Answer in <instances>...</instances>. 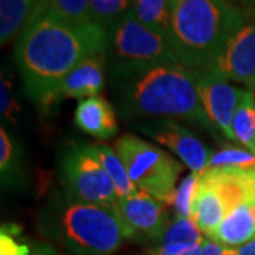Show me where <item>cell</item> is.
Here are the masks:
<instances>
[{
  "mask_svg": "<svg viewBox=\"0 0 255 255\" xmlns=\"http://www.w3.org/2000/svg\"><path fill=\"white\" fill-rule=\"evenodd\" d=\"M115 207L124 223L127 238L160 241L166 228L172 223L163 203L140 190L133 196L118 199Z\"/></svg>",
  "mask_w": 255,
  "mask_h": 255,
  "instance_id": "cell-9",
  "label": "cell"
},
{
  "mask_svg": "<svg viewBox=\"0 0 255 255\" xmlns=\"http://www.w3.org/2000/svg\"><path fill=\"white\" fill-rule=\"evenodd\" d=\"M200 228L191 217H176L160 238V246L166 244H201Z\"/></svg>",
  "mask_w": 255,
  "mask_h": 255,
  "instance_id": "cell-24",
  "label": "cell"
},
{
  "mask_svg": "<svg viewBox=\"0 0 255 255\" xmlns=\"http://www.w3.org/2000/svg\"><path fill=\"white\" fill-rule=\"evenodd\" d=\"M230 1H233V0H230Z\"/></svg>",
  "mask_w": 255,
  "mask_h": 255,
  "instance_id": "cell-34",
  "label": "cell"
},
{
  "mask_svg": "<svg viewBox=\"0 0 255 255\" xmlns=\"http://www.w3.org/2000/svg\"><path fill=\"white\" fill-rule=\"evenodd\" d=\"M254 90H241L237 110L233 119L236 140L255 155V94Z\"/></svg>",
  "mask_w": 255,
  "mask_h": 255,
  "instance_id": "cell-18",
  "label": "cell"
},
{
  "mask_svg": "<svg viewBox=\"0 0 255 255\" xmlns=\"http://www.w3.org/2000/svg\"><path fill=\"white\" fill-rule=\"evenodd\" d=\"M226 214L227 209L217 191L200 182L191 211V219L194 220L200 231L211 238L221 224V221L224 220Z\"/></svg>",
  "mask_w": 255,
  "mask_h": 255,
  "instance_id": "cell-17",
  "label": "cell"
},
{
  "mask_svg": "<svg viewBox=\"0 0 255 255\" xmlns=\"http://www.w3.org/2000/svg\"><path fill=\"white\" fill-rule=\"evenodd\" d=\"M200 184V174L191 173L184 177L183 182L179 184L174 193L173 207L176 211V217H191L194 199L199 190Z\"/></svg>",
  "mask_w": 255,
  "mask_h": 255,
  "instance_id": "cell-26",
  "label": "cell"
},
{
  "mask_svg": "<svg viewBox=\"0 0 255 255\" xmlns=\"http://www.w3.org/2000/svg\"><path fill=\"white\" fill-rule=\"evenodd\" d=\"M254 91H255V90H254Z\"/></svg>",
  "mask_w": 255,
  "mask_h": 255,
  "instance_id": "cell-35",
  "label": "cell"
},
{
  "mask_svg": "<svg viewBox=\"0 0 255 255\" xmlns=\"http://www.w3.org/2000/svg\"><path fill=\"white\" fill-rule=\"evenodd\" d=\"M207 70L220 74L228 81L240 82L255 90V20L244 24L228 40Z\"/></svg>",
  "mask_w": 255,
  "mask_h": 255,
  "instance_id": "cell-11",
  "label": "cell"
},
{
  "mask_svg": "<svg viewBox=\"0 0 255 255\" xmlns=\"http://www.w3.org/2000/svg\"><path fill=\"white\" fill-rule=\"evenodd\" d=\"M107 57L114 64L177 61L167 37L140 23L132 11L108 33Z\"/></svg>",
  "mask_w": 255,
  "mask_h": 255,
  "instance_id": "cell-7",
  "label": "cell"
},
{
  "mask_svg": "<svg viewBox=\"0 0 255 255\" xmlns=\"http://www.w3.org/2000/svg\"><path fill=\"white\" fill-rule=\"evenodd\" d=\"M110 88L124 119L179 118L214 130L199 94L197 70L177 61L114 64Z\"/></svg>",
  "mask_w": 255,
  "mask_h": 255,
  "instance_id": "cell-2",
  "label": "cell"
},
{
  "mask_svg": "<svg viewBox=\"0 0 255 255\" xmlns=\"http://www.w3.org/2000/svg\"><path fill=\"white\" fill-rule=\"evenodd\" d=\"M107 54H94L82 60L63 80L50 101L48 112L68 98L85 100L100 95L105 85Z\"/></svg>",
  "mask_w": 255,
  "mask_h": 255,
  "instance_id": "cell-13",
  "label": "cell"
},
{
  "mask_svg": "<svg viewBox=\"0 0 255 255\" xmlns=\"http://www.w3.org/2000/svg\"><path fill=\"white\" fill-rule=\"evenodd\" d=\"M197 87L201 102L213 129L228 140H236L233 119L237 110L241 88L211 70H197Z\"/></svg>",
  "mask_w": 255,
  "mask_h": 255,
  "instance_id": "cell-10",
  "label": "cell"
},
{
  "mask_svg": "<svg viewBox=\"0 0 255 255\" xmlns=\"http://www.w3.org/2000/svg\"><path fill=\"white\" fill-rule=\"evenodd\" d=\"M74 121L84 133L101 140L111 139L118 132L115 108L101 95L80 101L75 108Z\"/></svg>",
  "mask_w": 255,
  "mask_h": 255,
  "instance_id": "cell-14",
  "label": "cell"
},
{
  "mask_svg": "<svg viewBox=\"0 0 255 255\" xmlns=\"http://www.w3.org/2000/svg\"><path fill=\"white\" fill-rule=\"evenodd\" d=\"M133 16L167 37L172 18V0H133Z\"/></svg>",
  "mask_w": 255,
  "mask_h": 255,
  "instance_id": "cell-21",
  "label": "cell"
},
{
  "mask_svg": "<svg viewBox=\"0 0 255 255\" xmlns=\"http://www.w3.org/2000/svg\"><path fill=\"white\" fill-rule=\"evenodd\" d=\"M94 21L108 37L112 28L132 11L133 0H90Z\"/></svg>",
  "mask_w": 255,
  "mask_h": 255,
  "instance_id": "cell-22",
  "label": "cell"
},
{
  "mask_svg": "<svg viewBox=\"0 0 255 255\" xmlns=\"http://www.w3.org/2000/svg\"><path fill=\"white\" fill-rule=\"evenodd\" d=\"M201 244H166L160 246L157 255H201Z\"/></svg>",
  "mask_w": 255,
  "mask_h": 255,
  "instance_id": "cell-29",
  "label": "cell"
},
{
  "mask_svg": "<svg viewBox=\"0 0 255 255\" xmlns=\"http://www.w3.org/2000/svg\"><path fill=\"white\" fill-rule=\"evenodd\" d=\"M133 129L152 137L157 143L170 149L193 173L206 172L211 160V150L201 143L199 137L191 133L190 129L172 118L136 121L132 124Z\"/></svg>",
  "mask_w": 255,
  "mask_h": 255,
  "instance_id": "cell-8",
  "label": "cell"
},
{
  "mask_svg": "<svg viewBox=\"0 0 255 255\" xmlns=\"http://www.w3.org/2000/svg\"><path fill=\"white\" fill-rule=\"evenodd\" d=\"M67 20L85 27H100L91 14L90 0H43Z\"/></svg>",
  "mask_w": 255,
  "mask_h": 255,
  "instance_id": "cell-25",
  "label": "cell"
},
{
  "mask_svg": "<svg viewBox=\"0 0 255 255\" xmlns=\"http://www.w3.org/2000/svg\"><path fill=\"white\" fill-rule=\"evenodd\" d=\"M244 24L230 0H172L167 40L179 63L204 70Z\"/></svg>",
  "mask_w": 255,
  "mask_h": 255,
  "instance_id": "cell-3",
  "label": "cell"
},
{
  "mask_svg": "<svg viewBox=\"0 0 255 255\" xmlns=\"http://www.w3.org/2000/svg\"><path fill=\"white\" fill-rule=\"evenodd\" d=\"M58 174L63 191L75 200L95 204H117L118 201L117 189L94 145L65 146L58 156Z\"/></svg>",
  "mask_w": 255,
  "mask_h": 255,
  "instance_id": "cell-6",
  "label": "cell"
},
{
  "mask_svg": "<svg viewBox=\"0 0 255 255\" xmlns=\"http://www.w3.org/2000/svg\"><path fill=\"white\" fill-rule=\"evenodd\" d=\"M108 37L101 27L67 20L37 0L16 46V63L28 98L43 112L63 80L82 60L107 54Z\"/></svg>",
  "mask_w": 255,
  "mask_h": 255,
  "instance_id": "cell-1",
  "label": "cell"
},
{
  "mask_svg": "<svg viewBox=\"0 0 255 255\" xmlns=\"http://www.w3.org/2000/svg\"><path fill=\"white\" fill-rule=\"evenodd\" d=\"M254 238L255 206L241 204L227 211L211 240L230 248H238Z\"/></svg>",
  "mask_w": 255,
  "mask_h": 255,
  "instance_id": "cell-16",
  "label": "cell"
},
{
  "mask_svg": "<svg viewBox=\"0 0 255 255\" xmlns=\"http://www.w3.org/2000/svg\"><path fill=\"white\" fill-rule=\"evenodd\" d=\"M21 228L17 224H1L0 228V255H31L33 248L26 240L20 238Z\"/></svg>",
  "mask_w": 255,
  "mask_h": 255,
  "instance_id": "cell-27",
  "label": "cell"
},
{
  "mask_svg": "<svg viewBox=\"0 0 255 255\" xmlns=\"http://www.w3.org/2000/svg\"><path fill=\"white\" fill-rule=\"evenodd\" d=\"M114 147L139 190L164 206H173L176 183L183 170L180 162L163 149L135 135L121 136Z\"/></svg>",
  "mask_w": 255,
  "mask_h": 255,
  "instance_id": "cell-5",
  "label": "cell"
},
{
  "mask_svg": "<svg viewBox=\"0 0 255 255\" xmlns=\"http://www.w3.org/2000/svg\"><path fill=\"white\" fill-rule=\"evenodd\" d=\"M92 145H94V149L100 157L105 172L108 173L115 189H117L118 199H125V197L136 194L139 189L130 180L127 169L122 163V160L119 159V156L117 155V152L104 143H92Z\"/></svg>",
  "mask_w": 255,
  "mask_h": 255,
  "instance_id": "cell-20",
  "label": "cell"
},
{
  "mask_svg": "<svg viewBox=\"0 0 255 255\" xmlns=\"http://www.w3.org/2000/svg\"><path fill=\"white\" fill-rule=\"evenodd\" d=\"M37 0H0V43L6 46L23 30Z\"/></svg>",
  "mask_w": 255,
  "mask_h": 255,
  "instance_id": "cell-19",
  "label": "cell"
},
{
  "mask_svg": "<svg viewBox=\"0 0 255 255\" xmlns=\"http://www.w3.org/2000/svg\"><path fill=\"white\" fill-rule=\"evenodd\" d=\"M31 255H60L54 248L51 246H47V244H36L33 248V253Z\"/></svg>",
  "mask_w": 255,
  "mask_h": 255,
  "instance_id": "cell-31",
  "label": "cell"
},
{
  "mask_svg": "<svg viewBox=\"0 0 255 255\" xmlns=\"http://www.w3.org/2000/svg\"><path fill=\"white\" fill-rule=\"evenodd\" d=\"M41 230L74 255H110L127 238L115 204L75 200L54 193L40 214Z\"/></svg>",
  "mask_w": 255,
  "mask_h": 255,
  "instance_id": "cell-4",
  "label": "cell"
},
{
  "mask_svg": "<svg viewBox=\"0 0 255 255\" xmlns=\"http://www.w3.org/2000/svg\"><path fill=\"white\" fill-rule=\"evenodd\" d=\"M0 115L3 121L1 124L6 122L11 127H17L21 117V108L13 85V75L9 65L4 64L1 67V74H0Z\"/></svg>",
  "mask_w": 255,
  "mask_h": 255,
  "instance_id": "cell-23",
  "label": "cell"
},
{
  "mask_svg": "<svg viewBox=\"0 0 255 255\" xmlns=\"http://www.w3.org/2000/svg\"><path fill=\"white\" fill-rule=\"evenodd\" d=\"M200 182L217 191L227 211L241 204L255 206V166L206 169Z\"/></svg>",
  "mask_w": 255,
  "mask_h": 255,
  "instance_id": "cell-12",
  "label": "cell"
},
{
  "mask_svg": "<svg viewBox=\"0 0 255 255\" xmlns=\"http://www.w3.org/2000/svg\"><path fill=\"white\" fill-rule=\"evenodd\" d=\"M255 166V155L250 150L227 147L213 155L209 167H253Z\"/></svg>",
  "mask_w": 255,
  "mask_h": 255,
  "instance_id": "cell-28",
  "label": "cell"
},
{
  "mask_svg": "<svg viewBox=\"0 0 255 255\" xmlns=\"http://www.w3.org/2000/svg\"><path fill=\"white\" fill-rule=\"evenodd\" d=\"M237 255H255V238L244 246L236 248Z\"/></svg>",
  "mask_w": 255,
  "mask_h": 255,
  "instance_id": "cell-32",
  "label": "cell"
},
{
  "mask_svg": "<svg viewBox=\"0 0 255 255\" xmlns=\"http://www.w3.org/2000/svg\"><path fill=\"white\" fill-rule=\"evenodd\" d=\"M0 183L3 193L23 190L27 186L24 149L4 125L0 128Z\"/></svg>",
  "mask_w": 255,
  "mask_h": 255,
  "instance_id": "cell-15",
  "label": "cell"
},
{
  "mask_svg": "<svg viewBox=\"0 0 255 255\" xmlns=\"http://www.w3.org/2000/svg\"><path fill=\"white\" fill-rule=\"evenodd\" d=\"M201 255H237V251H236V248H230V247L219 244L217 241H214L211 238H204Z\"/></svg>",
  "mask_w": 255,
  "mask_h": 255,
  "instance_id": "cell-30",
  "label": "cell"
},
{
  "mask_svg": "<svg viewBox=\"0 0 255 255\" xmlns=\"http://www.w3.org/2000/svg\"><path fill=\"white\" fill-rule=\"evenodd\" d=\"M243 3H244L247 9L255 10V0H243Z\"/></svg>",
  "mask_w": 255,
  "mask_h": 255,
  "instance_id": "cell-33",
  "label": "cell"
}]
</instances>
